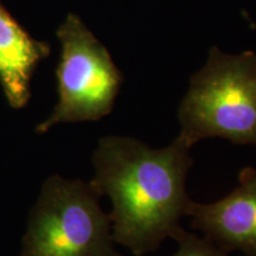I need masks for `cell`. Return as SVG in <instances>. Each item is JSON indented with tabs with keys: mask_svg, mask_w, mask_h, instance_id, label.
Returning <instances> with one entry per match:
<instances>
[{
	"mask_svg": "<svg viewBox=\"0 0 256 256\" xmlns=\"http://www.w3.org/2000/svg\"><path fill=\"white\" fill-rule=\"evenodd\" d=\"M192 147L182 138L162 148H151L132 136L98 140L90 183L110 198L112 232L116 244L136 256L156 252L180 232V220L191 200L186 177L194 165Z\"/></svg>",
	"mask_w": 256,
	"mask_h": 256,
	"instance_id": "obj_1",
	"label": "cell"
},
{
	"mask_svg": "<svg viewBox=\"0 0 256 256\" xmlns=\"http://www.w3.org/2000/svg\"><path fill=\"white\" fill-rule=\"evenodd\" d=\"M179 138L188 146L208 138L256 146V54L229 55L210 49L191 78L178 110Z\"/></svg>",
	"mask_w": 256,
	"mask_h": 256,
	"instance_id": "obj_2",
	"label": "cell"
},
{
	"mask_svg": "<svg viewBox=\"0 0 256 256\" xmlns=\"http://www.w3.org/2000/svg\"><path fill=\"white\" fill-rule=\"evenodd\" d=\"M179 248L174 256H228V252L206 238L182 229L174 238Z\"/></svg>",
	"mask_w": 256,
	"mask_h": 256,
	"instance_id": "obj_7",
	"label": "cell"
},
{
	"mask_svg": "<svg viewBox=\"0 0 256 256\" xmlns=\"http://www.w3.org/2000/svg\"><path fill=\"white\" fill-rule=\"evenodd\" d=\"M60 60L57 66L58 102L36 132L63 122L98 121L110 114L122 75L110 51L78 16L70 14L57 30Z\"/></svg>",
	"mask_w": 256,
	"mask_h": 256,
	"instance_id": "obj_4",
	"label": "cell"
},
{
	"mask_svg": "<svg viewBox=\"0 0 256 256\" xmlns=\"http://www.w3.org/2000/svg\"><path fill=\"white\" fill-rule=\"evenodd\" d=\"M238 186L214 203L190 202L185 216L191 226L224 252H242L256 256V170L246 168Z\"/></svg>",
	"mask_w": 256,
	"mask_h": 256,
	"instance_id": "obj_5",
	"label": "cell"
},
{
	"mask_svg": "<svg viewBox=\"0 0 256 256\" xmlns=\"http://www.w3.org/2000/svg\"><path fill=\"white\" fill-rule=\"evenodd\" d=\"M90 183L51 176L28 217L19 256H122Z\"/></svg>",
	"mask_w": 256,
	"mask_h": 256,
	"instance_id": "obj_3",
	"label": "cell"
},
{
	"mask_svg": "<svg viewBox=\"0 0 256 256\" xmlns=\"http://www.w3.org/2000/svg\"><path fill=\"white\" fill-rule=\"evenodd\" d=\"M49 54L48 44L34 40L0 5V84L12 108L28 104L34 69Z\"/></svg>",
	"mask_w": 256,
	"mask_h": 256,
	"instance_id": "obj_6",
	"label": "cell"
}]
</instances>
